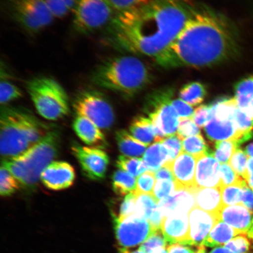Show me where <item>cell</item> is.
<instances>
[{"mask_svg": "<svg viewBox=\"0 0 253 253\" xmlns=\"http://www.w3.org/2000/svg\"><path fill=\"white\" fill-rule=\"evenodd\" d=\"M195 6L192 0H153L116 13L107 27V39L118 49L156 61L176 39Z\"/></svg>", "mask_w": 253, "mask_h": 253, "instance_id": "6da1fadb", "label": "cell"}, {"mask_svg": "<svg viewBox=\"0 0 253 253\" xmlns=\"http://www.w3.org/2000/svg\"><path fill=\"white\" fill-rule=\"evenodd\" d=\"M239 47L238 33L229 18L196 5L176 39L155 61L166 68L210 67L233 58Z\"/></svg>", "mask_w": 253, "mask_h": 253, "instance_id": "7a4b0ae2", "label": "cell"}, {"mask_svg": "<svg viewBox=\"0 0 253 253\" xmlns=\"http://www.w3.org/2000/svg\"><path fill=\"white\" fill-rule=\"evenodd\" d=\"M51 129L27 109L1 106L0 151L2 160L20 156L45 137Z\"/></svg>", "mask_w": 253, "mask_h": 253, "instance_id": "3957f363", "label": "cell"}, {"mask_svg": "<svg viewBox=\"0 0 253 253\" xmlns=\"http://www.w3.org/2000/svg\"><path fill=\"white\" fill-rule=\"evenodd\" d=\"M91 79L98 87L131 97L149 84L151 75L140 59L122 55L104 60L94 69Z\"/></svg>", "mask_w": 253, "mask_h": 253, "instance_id": "277c9868", "label": "cell"}, {"mask_svg": "<svg viewBox=\"0 0 253 253\" xmlns=\"http://www.w3.org/2000/svg\"><path fill=\"white\" fill-rule=\"evenodd\" d=\"M61 136L56 129H51L45 137L17 157L2 160L1 166L7 169L21 188L32 191L41 181L46 168L58 156Z\"/></svg>", "mask_w": 253, "mask_h": 253, "instance_id": "5b68a950", "label": "cell"}, {"mask_svg": "<svg viewBox=\"0 0 253 253\" xmlns=\"http://www.w3.org/2000/svg\"><path fill=\"white\" fill-rule=\"evenodd\" d=\"M27 90L39 115L56 121L68 115L70 106L65 88L55 79L40 76L30 79Z\"/></svg>", "mask_w": 253, "mask_h": 253, "instance_id": "8992f818", "label": "cell"}, {"mask_svg": "<svg viewBox=\"0 0 253 253\" xmlns=\"http://www.w3.org/2000/svg\"><path fill=\"white\" fill-rule=\"evenodd\" d=\"M116 14L110 0H78L72 26L79 34H90L108 27Z\"/></svg>", "mask_w": 253, "mask_h": 253, "instance_id": "52a82bcc", "label": "cell"}, {"mask_svg": "<svg viewBox=\"0 0 253 253\" xmlns=\"http://www.w3.org/2000/svg\"><path fill=\"white\" fill-rule=\"evenodd\" d=\"M6 7L15 23L32 34L45 30L55 19L45 0H6Z\"/></svg>", "mask_w": 253, "mask_h": 253, "instance_id": "ba28073f", "label": "cell"}, {"mask_svg": "<svg viewBox=\"0 0 253 253\" xmlns=\"http://www.w3.org/2000/svg\"><path fill=\"white\" fill-rule=\"evenodd\" d=\"M172 88H164L152 93L147 103L150 119L156 133V142L168 136L175 134L178 128L179 116L172 106Z\"/></svg>", "mask_w": 253, "mask_h": 253, "instance_id": "9c48e42d", "label": "cell"}, {"mask_svg": "<svg viewBox=\"0 0 253 253\" xmlns=\"http://www.w3.org/2000/svg\"><path fill=\"white\" fill-rule=\"evenodd\" d=\"M77 116L90 120L101 129H109L115 123L112 104L100 91L85 89L75 97L72 104Z\"/></svg>", "mask_w": 253, "mask_h": 253, "instance_id": "30bf717a", "label": "cell"}, {"mask_svg": "<svg viewBox=\"0 0 253 253\" xmlns=\"http://www.w3.org/2000/svg\"><path fill=\"white\" fill-rule=\"evenodd\" d=\"M116 239L122 249L142 245L155 231L149 221L135 214L122 220L115 219Z\"/></svg>", "mask_w": 253, "mask_h": 253, "instance_id": "8fae6325", "label": "cell"}, {"mask_svg": "<svg viewBox=\"0 0 253 253\" xmlns=\"http://www.w3.org/2000/svg\"><path fill=\"white\" fill-rule=\"evenodd\" d=\"M72 151L87 178L94 181L105 178L110 163L109 157L105 151L78 144L73 145Z\"/></svg>", "mask_w": 253, "mask_h": 253, "instance_id": "7c38bea8", "label": "cell"}, {"mask_svg": "<svg viewBox=\"0 0 253 253\" xmlns=\"http://www.w3.org/2000/svg\"><path fill=\"white\" fill-rule=\"evenodd\" d=\"M189 235L187 245L201 246L220 220L219 216L195 207L189 213Z\"/></svg>", "mask_w": 253, "mask_h": 253, "instance_id": "4fadbf2b", "label": "cell"}, {"mask_svg": "<svg viewBox=\"0 0 253 253\" xmlns=\"http://www.w3.org/2000/svg\"><path fill=\"white\" fill-rule=\"evenodd\" d=\"M76 179L74 168L65 161H53L43 170L41 181L52 191H62L74 185Z\"/></svg>", "mask_w": 253, "mask_h": 253, "instance_id": "5bb4252c", "label": "cell"}, {"mask_svg": "<svg viewBox=\"0 0 253 253\" xmlns=\"http://www.w3.org/2000/svg\"><path fill=\"white\" fill-rule=\"evenodd\" d=\"M197 159L182 151L172 162L164 166L170 168L173 173L176 189H185L195 191V166Z\"/></svg>", "mask_w": 253, "mask_h": 253, "instance_id": "9a60e30c", "label": "cell"}, {"mask_svg": "<svg viewBox=\"0 0 253 253\" xmlns=\"http://www.w3.org/2000/svg\"><path fill=\"white\" fill-rule=\"evenodd\" d=\"M161 230L168 243L186 246L189 240L188 213H175L163 217Z\"/></svg>", "mask_w": 253, "mask_h": 253, "instance_id": "2e32d148", "label": "cell"}, {"mask_svg": "<svg viewBox=\"0 0 253 253\" xmlns=\"http://www.w3.org/2000/svg\"><path fill=\"white\" fill-rule=\"evenodd\" d=\"M220 167L214 154L209 153L197 160L196 188H220Z\"/></svg>", "mask_w": 253, "mask_h": 253, "instance_id": "e0dca14e", "label": "cell"}, {"mask_svg": "<svg viewBox=\"0 0 253 253\" xmlns=\"http://www.w3.org/2000/svg\"><path fill=\"white\" fill-rule=\"evenodd\" d=\"M195 207L194 191L185 189H176L169 197L158 202L163 217L175 213H189Z\"/></svg>", "mask_w": 253, "mask_h": 253, "instance_id": "ac0fdd59", "label": "cell"}, {"mask_svg": "<svg viewBox=\"0 0 253 253\" xmlns=\"http://www.w3.org/2000/svg\"><path fill=\"white\" fill-rule=\"evenodd\" d=\"M219 217L220 220L232 227L240 235L248 234L253 219L252 213L242 204L223 207Z\"/></svg>", "mask_w": 253, "mask_h": 253, "instance_id": "d6986e66", "label": "cell"}, {"mask_svg": "<svg viewBox=\"0 0 253 253\" xmlns=\"http://www.w3.org/2000/svg\"><path fill=\"white\" fill-rule=\"evenodd\" d=\"M73 128L81 141L90 147L103 149L108 145L101 129L84 117H76L73 122Z\"/></svg>", "mask_w": 253, "mask_h": 253, "instance_id": "ffe728a7", "label": "cell"}, {"mask_svg": "<svg viewBox=\"0 0 253 253\" xmlns=\"http://www.w3.org/2000/svg\"><path fill=\"white\" fill-rule=\"evenodd\" d=\"M208 137L213 141L235 140L242 143L235 120L219 121L211 118L205 126Z\"/></svg>", "mask_w": 253, "mask_h": 253, "instance_id": "44dd1931", "label": "cell"}, {"mask_svg": "<svg viewBox=\"0 0 253 253\" xmlns=\"http://www.w3.org/2000/svg\"><path fill=\"white\" fill-rule=\"evenodd\" d=\"M194 194L195 207L219 216L223 207L220 188H199L196 190Z\"/></svg>", "mask_w": 253, "mask_h": 253, "instance_id": "7402d4cb", "label": "cell"}, {"mask_svg": "<svg viewBox=\"0 0 253 253\" xmlns=\"http://www.w3.org/2000/svg\"><path fill=\"white\" fill-rule=\"evenodd\" d=\"M235 91L239 108L253 118V75L239 82Z\"/></svg>", "mask_w": 253, "mask_h": 253, "instance_id": "603a6c76", "label": "cell"}, {"mask_svg": "<svg viewBox=\"0 0 253 253\" xmlns=\"http://www.w3.org/2000/svg\"><path fill=\"white\" fill-rule=\"evenodd\" d=\"M116 140L120 151L125 156L140 157L143 155L148 146L124 129L116 132Z\"/></svg>", "mask_w": 253, "mask_h": 253, "instance_id": "cb8c5ba5", "label": "cell"}, {"mask_svg": "<svg viewBox=\"0 0 253 253\" xmlns=\"http://www.w3.org/2000/svg\"><path fill=\"white\" fill-rule=\"evenodd\" d=\"M240 234L223 221L219 220L215 224L207 239L203 243V246L214 248L221 245H225Z\"/></svg>", "mask_w": 253, "mask_h": 253, "instance_id": "d4e9b609", "label": "cell"}, {"mask_svg": "<svg viewBox=\"0 0 253 253\" xmlns=\"http://www.w3.org/2000/svg\"><path fill=\"white\" fill-rule=\"evenodd\" d=\"M129 131L137 140L147 145L153 141L156 142V131L150 119L137 117L132 120Z\"/></svg>", "mask_w": 253, "mask_h": 253, "instance_id": "484cf974", "label": "cell"}, {"mask_svg": "<svg viewBox=\"0 0 253 253\" xmlns=\"http://www.w3.org/2000/svg\"><path fill=\"white\" fill-rule=\"evenodd\" d=\"M143 161L147 169L155 172L169 162V153L161 142H157L145 151Z\"/></svg>", "mask_w": 253, "mask_h": 253, "instance_id": "4316f807", "label": "cell"}, {"mask_svg": "<svg viewBox=\"0 0 253 253\" xmlns=\"http://www.w3.org/2000/svg\"><path fill=\"white\" fill-rule=\"evenodd\" d=\"M210 107L211 118L219 121L235 120V116L239 108L235 97L220 98L209 105Z\"/></svg>", "mask_w": 253, "mask_h": 253, "instance_id": "83f0119b", "label": "cell"}, {"mask_svg": "<svg viewBox=\"0 0 253 253\" xmlns=\"http://www.w3.org/2000/svg\"><path fill=\"white\" fill-rule=\"evenodd\" d=\"M135 177L122 169L116 170L112 177V188L117 195L123 197L135 192L137 188Z\"/></svg>", "mask_w": 253, "mask_h": 253, "instance_id": "f1b7e54d", "label": "cell"}, {"mask_svg": "<svg viewBox=\"0 0 253 253\" xmlns=\"http://www.w3.org/2000/svg\"><path fill=\"white\" fill-rule=\"evenodd\" d=\"M207 94V88L199 82H193L184 85L179 92L180 99L190 106H197L203 102Z\"/></svg>", "mask_w": 253, "mask_h": 253, "instance_id": "f546056e", "label": "cell"}, {"mask_svg": "<svg viewBox=\"0 0 253 253\" xmlns=\"http://www.w3.org/2000/svg\"><path fill=\"white\" fill-rule=\"evenodd\" d=\"M182 151L198 159L211 153L207 142L201 134L191 136L182 141Z\"/></svg>", "mask_w": 253, "mask_h": 253, "instance_id": "4dcf8cb0", "label": "cell"}, {"mask_svg": "<svg viewBox=\"0 0 253 253\" xmlns=\"http://www.w3.org/2000/svg\"><path fill=\"white\" fill-rule=\"evenodd\" d=\"M158 209V202L153 194H139L136 200L135 214L149 221Z\"/></svg>", "mask_w": 253, "mask_h": 253, "instance_id": "1f68e13d", "label": "cell"}, {"mask_svg": "<svg viewBox=\"0 0 253 253\" xmlns=\"http://www.w3.org/2000/svg\"><path fill=\"white\" fill-rule=\"evenodd\" d=\"M116 166L119 169L125 170L135 177L140 176L146 172L147 169L143 160L125 156L119 157L116 161Z\"/></svg>", "mask_w": 253, "mask_h": 253, "instance_id": "d6a6232c", "label": "cell"}, {"mask_svg": "<svg viewBox=\"0 0 253 253\" xmlns=\"http://www.w3.org/2000/svg\"><path fill=\"white\" fill-rule=\"evenodd\" d=\"M239 142L235 140L217 141L215 144L214 158L221 164L229 163L238 148Z\"/></svg>", "mask_w": 253, "mask_h": 253, "instance_id": "836d02e7", "label": "cell"}, {"mask_svg": "<svg viewBox=\"0 0 253 253\" xmlns=\"http://www.w3.org/2000/svg\"><path fill=\"white\" fill-rule=\"evenodd\" d=\"M20 187V183L15 176L5 167L1 166L0 169V194L1 197H9Z\"/></svg>", "mask_w": 253, "mask_h": 253, "instance_id": "e575fe53", "label": "cell"}, {"mask_svg": "<svg viewBox=\"0 0 253 253\" xmlns=\"http://www.w3.org/2000/svg\"><path fill=\"white\" fill-rule=\"evenodd\" d=\"M50 12L56 18H62L74 11L78 0H45Z\"/></svg>", "mask_w": 253, "mask_h": 253, "instance_id": "d590c367", "label": "cell"}, {"mask_svg": "<svg viewBox=\"0 0 253 253\" xmlns=\"http://www.w3.org/2000/svg\"><path fill=\"white\" fill-rule=\"evenodd\" d=\"M235 121L242 143L249 140L252 137L253 118L238 108L235 114Z\"/></svg>", "mask_w": 253, "mask_h": 253, "instance_id": "8d00e7d4", "label": "cell"}, {"mask_svg": "<svg viewBox=\"0 0 253 253\" xmlns=\"http://www.w3.org/2000/svg\"><path fill=\"white\" fill-rule=\"evenodd\" d=\"M0 84V103L1 106L7 105L13 101L20 99L23 92L20 88L16 86L8 79H1Z\"/></svg>", "mask_w": 253, "mask_h": 253, "instance_id": "74e56055", "label": "cell"}, {"mask_svg": "<svg viewBox=\"0 0 253 253\" xmlns=\"http://www.w3.org/2000/svg\"><path fill=\"white\" fill-rule=\"evenodd\" d=\"M243 186L234 185L221 188L223 207L242 204Z\"/></svg>", "mask_w": 253, "mask_h": 253, "instance_id": "f35d334b", "label": "cell"}, {"mask_svg": "<svg viewBox=\"0 0 253 253\" xmlns=\"http://www.w3.org/2000/svg\"><path fill=\"white\" fill-rule=\"evenodd\" d=\"M246 182L245 180L233 170L229 163L221 164L220 188L234 185H243Z\"/></svg>", "mask_w": 253, "mask_h": 253, "instance_id": "ab89813d", "label": "cell"}, {"mask_svg": "<svg viewBox=\"0 0 253 253\" xmlns=\"http://www.w3.org/2000/svg\"><path fill=\"white\" fill-rule=\"evenodd\" d=\"M155 172L147 170L138 176L137 181V188L135 191L136 195L139 194H153L155 184H156Z\"/></svg>", "mask_w": 253, "mask_h": 253, "instance_id": "60d3db41", "label": "cell"}, {"mask_svg": "<svg viewBox=\"0 0 253 253\" xmlns=\"http://www.w3.org/2000/svg\"><path fill=\"white\" fill-rule=\"evenodd\" d=\"M176 191L175 181L170 180H157L154 185L153 195L158 202L169 197Z\"/></svg>", "mask_w": 253, "mask_h": 253, "instance_id": "b9f144b4", "label": "cell"}, {"mask_svg": "<svg viewBox=\"0 0 253 253\" xmlns=\"http://www.w3.org/2000/svg\"><path fill=\"white\" fill-rule=\"evenodd\" d=\"M167 244L168 242L162 231L159 230L154 232L146 241L142 243L139 249L145 253H149L154 250L166 248Z\"/></svg>", "mask_w": 253, "mask_h": 253, "instance_id": "7bdbcfd3", "label": "cell"}, {"mask_svg": "<svg viewBox=\"0 0 253 253\" xmlns=\"http://www.w3.org/2000/svg\"><path fill=\"white\" fill-rule=\"evenodd\" d=\"M200 128L192 118H179V125L176 134L182 141L185 137L200 134Z\"/></svg>", "mask_w": 253, "mask_h": 253, "instance_id": "ee69618b", "label": "cell"}, {"mask_svg": "<svg viewBox=\"0 0 253 253\" xmlns=\"http://www.w3.org/2000/svg\"><path fill=\"white\" fill-rule=\"evenodd\" d=\"M153 0H110L116 13H122L143 7Z\"/></svg>", "mask_w": 253, "mask_h": 253, "instance_id": "f6af8a7d", "label": "cell"}, {"mask_svg": "<svg viewBox=\"0 0 253 253\" xmlns=\"http://www.w3.org/2000/svg\"><path fill=\"white\" fill-rule=\"evenodd\" d=\"M249 158L245 151L237 149L229 163L233 170L243 178L245 175Z\"/></svg>", "mask_w": 253, "mask_h": 253, "instance_id": "bcb514c9", "label": "cell"}, {"mask_svg": "<svg viewBox=\"0 0 253 253\" xmlns=\"http://www.w3.org/2000/svg\"><path fill=\"white\" fill-rule=\"evenodd\" d=\"M181 140L176 134L168 136L161 142L169 153V161L168 163L172 162L179 154L182 151V144Z\"/></svg>", "mask_w": 253, "mask_h": 253, "instance_id": "7dc6e473", "label": "cell"}, {"mask_svg": "<svg viewBox=\"0 0 253 253\" xmlns=\"http://www.w3.org/2000/svg\"><path fill=\"white\" fill-rule=\"evenodd\" d=\"M136 200L137 195L135 192L131 193L123 199L120 206L119 213L116 219L122 220L135 214Z\"/></svg>", "mask_w": 253, "mask_h": 253, "instance_id": "c3c4849f", "label": "cell"}, {"mask_svg": "<svg viewBox=\"0 0 253 253\" xmlns=\"http://www.w3.org/2000/svg\"><path fill=\"white\" fill-rule=\"evenodd\" d=\"M224 247L234 253H248L251 243L245 235H239L230 240Z\"/></svg>", "mask_w": 253, "mask_h": 253, "instance_id": "681fc988", "label": "cell"}, {"mask_svg": "<svg viewBox=\"0 0 253 253\" xmlns=\"http://www.w3.org/2000/svg\"><path fill=\"white\" fill-rule=\"evenodd\" d=\"M211 118L210 106L202 105L194 111L192 119L199 127H204Z\"/></svg>", "mask_w": 253, "mask_h": 253, "instance_id": "f907efd6", "label": "cell"}, {"mask_svg": "<svg viewBox=\"0 0 253 253\" xmlns=\"http://www.w3.org/2000/svg\"><path fill=\"white\" fill-rule=\"evenodd\" d=\"M172 104L180 118L192 119L194 114V109L189 104L180 99L173 100Z\"/></svg>", "mask_w": 253, "mask_h": 253, "instance_id": "816d5d0a", "label": "cell"}, {"mask_svg": "<svg viewBox=\"0 0 253 253\" xmlns=\"http://www.w3.org/2000/svg\"><path fill=\"white\" fill-rule=\"evenodd\" d=\"M242 204L253 214V191L246 182L243 186Z\"/></svg>", "mask_w": 253, "mask_h": 253, "instance_id": "f5cc1de1", "label": "cell"}, {"mask_svg": "<svg viewBox=\"0 0 253 253\" xmlns=\"http://www.w3.org/2000/svg\"><path fill=\"white\" fill-rule=\"evenodd\" d=\"M155 175L157 180H170L175 181L171 170L167 166H164L156 170Z\"/></svg>", "mask_w": 253, "mask_h": 253, "instance_id": "db71d44e", "label": "cell"}, {"mask_svg": "<svg viewBox=\"0 0 253 253\" xmlns=\"http://www.w3.org/2000/svg\"><path fill=\"white\" fill-rule=\"evenodd\" d=\"M168 253H195L188 247L181 244L171 245L168 248Z\"/></svg>", "mask_w": 253, "mask_h": 253, "instance_id": "11a10c76", "label": "cell"}, {"mask_svg": "<svg viewBox=\"0 0 253 253\" xmlns=\"http://www.w3.org/2000/svg\"><path fill=\"white\" fill-rule=\"evenodd\" d=\"M253 175V158L249 157L248 161V164H247V169L244 179L246 181L249 176Z\"/></svg>", "mask_w": 253, "mask_h": 253, "instance_id": "9f6ffc18", "label": "cell"}, {"mask_svg": "<svg viewBox=\"0 0 253 253\" xmlns=\"http://www.w3.org/2000/svg\"><path fill=\"white\" fill-rule=\"evenodd\" d=\"M210 253H234L229 251V249L224 248V247H219V248H214Z\"/></svg>", "mask_w": 253, "mask_h": 253, "instance_id": "6f0895ef", "label": "cell"}, {"mask_svg": "<svg viewBox=\"0 0 253 253\" xmlns=\"http://www.w3.org/2000/svg\"><path fill=\"white\" fill-rule=\"evenodd\" d=\"M119 253H145L141 251L140 249H138L137 251H131L129 249L120 248Z\"/></svg>", "mask_w": 253, "mask_h": 253, "instance_id": "680465c9", "label": "cell"}, {"mask_svg": "<svg viewBox=\"0 0 253 253\" xmlns=\"http://www.w3.org/2000/svg\"><path fill=\"white\" fill-rule=\"evenodd\" d=\"M245 152L249 157L253 158V142L246 147Z\"/></svg>", "mask_w": 253, "mask_h": 253, "instance_id": "91938a15", "label": "cell"}, {"mask_svg": "<svg viewBox=\"0 0 253 253\" xmlns=\"http://www.w3.org/2000/svg\"><path fill=\"white\" fill-rule=\"evenodd\" d=\"M245 181L246 182L247 184L249 186L250 188H251L253 191V175L249 176Z\"/></svg>", "mask_w": 253, "mask_h": 253, "instance_id": "94428289", "label": "cell"}, {"mask_svg": "<svg viewBox=\"0 0 253 253\" xmlns=\"http://www.w3.org/2000/svg\"><path fill=\"white\" fill-rule=\"evenodd\" d=\"M247 235H248L249 238L253 240V219L252 220L251 228H250L249 232L248 234H247Z\"/></svg>", "mask_w": 253, "mask_h": 253, "instance_id": "6125c7cd", "label": "cell"}, {"mask_svg": "<svg viewBox=\"0 0 253 253\" xmlns=\"http://www.w3.org/2000/svg\"><path fill=\"white\" fill-rule=\"evenodd\" d=\"M149 253H168V251L166 248H161L154 250Z\"/></svg>", "mask_w": 253, "mask_h": 253, "instance_id": "be15d7a7", "label": "cell"}, {"mask_svg": "<svg viewBox=\"0 0 253 253\" xmlns=\"http://www.w3.org/2000/svg\"><path fill=\"white\" fill-rule=\"evenodd\" d=\"M195 253H206L205 246L198 247L197 251Z\"/></svg>", "mask_w": 253, "mask_h": 253, "instance_id": "e7e4bbea", "label": "cell"}]
</instances>
